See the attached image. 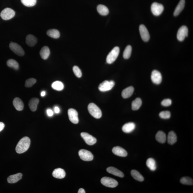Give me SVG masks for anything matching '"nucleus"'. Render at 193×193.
<instances>
[{"mask_svg": "<svg viewBox=\"0 0 193 193\" xmlns=\"http://www.w3.org/2000/svg\"><path fill=\"white\" fill-rule=\"evenodd\" d=\"M31 140L29 137H24L20 140L17 145L16 151L19 154L25 152L29 148Z\"/></svg>", "mask_w": 193, "mask_h": 193, "instance_id": "f257e3e1", "label": "nucleus"}, {"mask_svg": "<svg viewBox=\"0 0 193 193\" xmlns=\"http://www.w3.org/2000/svg\"><path fill=\"white\" fill-rule=\"evenodd\" d=\"M88 109L89 112L92 116L96 119L101 118L102 113L101 110L94 103H90L88 105Z\"/></svg>", "mask_w": 193, "mask_h": 193, "instance_id": "f03ea898", "label": "nucleus"}, {"mask_svg": "<svg viewBox=\"0 0 193 193\" xmlns=\"http://www.w3.org/2000/svg\"><path fill=\"white\" fill-rule=\"evenodd\" d=\"M120 53V48L118 47H115L110 52L107 57L106 62L109 64L112 63L116 60Z\"/></svg>", "mask_w": 193, "mask_h": 193, "instance_id": "7ed1b4c3", "label": "nucleus"}, {"mask_svg": "<svg viewBox=\"0 0 193 193\" xmlns=\"http://www.w3.org/2000/svg\"><path fill=\"white\" fill-rule=\"evenodd\" d=\"M102 184L106 187L115 188L117 186L118 183L115 179L109 177H103L101 179Z\"/></svg>", "mask_w": 193, "mask_h": 193, "instance_id": "20e7f679", "label": "nucleus"}, {"mask_svg": "<svg viewBox=\"0 0 193 193\" xmlns=\"http://www.w3.org/2000/svg\"><path fill=\"white\" fill-rule=\"evenodd\" d=\"M115 85V83L113 81H105L100 84L98 89L101 92H106L111 90Z\"/></svg>", "mask_w": 193, "mask_h": 193, "instance_id": "39448f33", "label": "nucleus"}, {"mask_svg": "<svg viewBox=\"0 0 193 193\" xmlns=\"http://www.w3.org/2000/svg\"><path fill=\"white\" fill-rule=\"evenodd\" d=\"M15 12L12 9L8 8H5L2 11L1 13V17L3 20H8L11 19L14 17Z\"/></svg>", "mask_w": 193, "mask_h": 193, "instance_id": "423d86ee", "label": "nucleus"}, {"mask_svg": "<svg viewBox=\"0 0 193 193\" xmlns=\"http://www.w3.org/2000/svg\"><path fill=\"white\" fill-rule=\"evenodd\" d=\"M78 154L81 159L83 161H89L93 160V155L89 151L84 149H81L79 151Z\"/></svg>", "mask_w": 193, "mask_h": 193, "instance_id": "0eeeda50", "label": "nucleus"}, {"mask_svg": "<svg viewBox=\"0 0 193 193\" xmlns=\"http://www.w3.org/2000/svg\"><path fill=\"white\" fill-rule=\"evenodd\" d=\"M164 10V7L161 4L155 2L151 5V12L155 16H160L163 12Z\"/></svg>", "mask_w": 193, "mask_h": 193, "instance_id": "6e6552de", "label": "nucleus"}, {"mask_svg": "<svg viewBox=\"0 0 193 193\" xmlns=\"http://www.w3.org/2000/svg\"><path fill=\"white\" fill-rule=\"evenodd\" d=\"M9 48L13 52L19 56H22L24 54L23 49L17 43L11 42L9 44Z\"/></svg>", "mask_w": 193, "mask_h": 193, "instance_id": "1a4fd4ad", "label": "nucleus"}, {"mask_svg": "<svg viewBox=\"0 0 193 193\" xmlns=\"http://www.w3.org/2000/svg\"><path fill=\"white\" fill-rule=\"evenodd\" d=\"M188 35V29L186 26H183L179 28L177 33V38L179 41H183Z\"/></svg>", "mask_w": 193, "mask_h": 193, "instance_id": "9d476101", "label": "nucleus"}, {"mask_svg": "<svg viewBox=\"0 0 193 193\" xmlns=\"http://www.w3.org/2000/svg\"><path fill=\"white\" fill-rule=\"evenodd\" d=\"M68 116L70 121L74 124H77L79 122L78 113L75 109H70L68 111Z\"/></svg>", "mask_w": 193, "mask_h": 193, "instance_id": "9b49d317", "label": "nucleus"}, {"mask_svg": "<svg viewBox=\"0 0 193 193\" xmlns=\"http://www.w3.org/2000/svg\"><path fill=\"white\" fill-rule=\"evenodd\" d=\"M81 137L87 144L92 146L95 144L96 142V139L95 137L86 132H82L81 134Z\"/></svg>", "mask_w": 193, "mask_h": 193, "instance_id": "f8f14e48", "label": "nucleus"}, {"mask_svg": "<svg viewBox=\"0 0 193 193\" xmlns=\"http://www.w3.org/2000/svg\"><path fill=\"white\" fill-rule=\"evenodd\" d=\"M139 31L142 39L144 41H148L150 38V35L146 27L141 24L139 26Z\"/></svg>", "mask_w": 193, "mask_h": 193, "instance_id": "ddd939ff", "label": "nucleus"}, {"mask_svg": "<svg viewBox=\"0 0 193 193\" xmlns=\"http://www.w3.org/2000/svg\"><path fill=\"white\" fill-rule=\"evenodd\" d=\"M151 80L154 84H161L162 81V76L160 72L158 71H153L151 74Z\"/></svg>", "mask_w": 193, "mask_h": 193, "instance_id": "4468645a", "label": "nucleus"}, {"mask_svg": "<svg viewBox=\"0 0 193 193\" xmlns=\"http://www.w3.org/2000/svg\"><path fill=\"white\" fill-rule=\"evenodd\" d=\"M113 154L118 156L125 157L127 156V152L125 149L119 146L115 147L112 149Z\"/></svg>", "mask_w": 193, "mask_h": 193, "instance_id": "2eb2a0df", "label": "nucleus"}, {"mask_svg": "<svg viewBox=\"0 0 193 193\" xmlns=\"http://www.w3.org/2000/svg\"><path fill=\"white\" fill-rule=\"evenodd\" d=\"M52 175L56 178L62 179L66 176V173L64 170L61 168H58L55 169L52 173Z\"/></svg>", "mask_w": 193, "mask_h": 193, "instance_id": "dca6fc26", "label": "nucleus"}, {"mask_svg": "<svg viewBox=\"0 0 193 193\" xmlns=\"http://www.w3.org/2000/svg\"><path fill=\"white\" fill-rule=\"evenodd\" d=\"M135 124L133 122H129L124 125L122 127L123 132L126 133H130L135 129Z\"/></svg>", "mask_w": 193, "mask_h": 193, "instance_id": "f3484780", "label": "nucleus"}, {"mask_svg": "<svg viewBox=\"0 0 193 193\" xmlns=\"http://www.w3.org/2000/svg\"><path fill=\"white\" fill-rule=\"evenodd\" d=\"M13 105L17 110L21 111L24 108V104L21 100L18 97L15 98L13 101Z\"/></svg>", "mask_w": 193, "mask_h": 193, "instance_id": "a211bd4d", "label": "nucleus"}, {"mask_svg": "<svg viewBox=\"0 0 193 193\" xmlns=\"http://www.w3.org/2000/svg\"><path fill=\"white\" fill-rule=\"evenodd\" d=\"M107 171L108 173L117 176L121 178L124 177V174L122 172L114 167H110L107 168Z\"/></svg>", "mask_w": 193, "mask_h": 193, "instance_id": "6ab92c4d", "label": "nucleus"}, {"mask_svg": "<svg viewBox=\"0 0 193 193\" xmlns=\"http://www.w3.org/2000/svg\"><path fill=\"white\" fill-rule=\"evenodd\" d=\"M22 177V174L21 173H18L14 175L9 176L8 178L7 181L10 183H16L20 179H21Z\"/></svg>", "mask_w": 193, "mask_h": 193, "instance_id": "aec40b11", "label": "nucleus"}, {"mask_svg": "<svg viewBox=\"0 0 193 193\" xmlns=\"http://www.w3.org/2000/svg\"><path fill=\"white\" fill-rule=\"evenodd\" d=\"M37 39L35 36L29 35L26 36V43L28 46L29 47H33L36 44Z\"/></svg>", "mask_w": 193, "mask_h": 193, "instance_id": "412c9836", "label": "nucleus"}, {"mask_svg": "<svg viewBox=\"0 0 193 193\" xmlns=\"http://www.w3.org/2000/svg\"><path fill=\"white\" fill-rule=\"evenodd\" d=\"M39 103V99L37 98H32L29 103V107L32 111L35 112L36 110L38 105Z\"/></svg>", "mask_w": 193, "mask_h": 193, "instance_id": "4be33fe9", "label": "nucleus"}, {"mask_svg": "<svg viewBox=\"0 0 193 193\" xmlns=\"http://www.w3.org/2000/svg\"><path fill=\"white\" fill-rule=\"evenodd\" d=\"M185 4V0H180L178 5H177V6L176 7L175 11H174L173 13L174 16H178L180 14L184 8Z\"/></svg>", "mask_w": 193, "mask_h": 193, "instance_id": "5701e85b", "label": "nucleus"}, {"mask_svg": "<svg viewBox=\"0 0 193 193\" xmlns=\"http://www.w3.org/2000/svg\"><path fill=\"white\" fill-rule=\"evenodd\" d=\"M134 88L132 86L127 88L122 91V96L124 98H127L130 97L133 94Z\"/></svg>", "mask_w": 193, "mask_h": 193, "instance_id": "b1692460", "label": "nucleus"}, {"mask_svg": "<svg viewBox=\"0 0 193 193\" xmlns=\"http://www.w3.org/2000/svg\"><path fill=\"white\" fill-rule=\"evenodd\" d=\"M50 54V49L47 46L43 47L40 52V55L41 57L44 60H46L48 58Z\"/></svg>", "mask_w": 193, "mask_h": 193, "instance_id": "393cba45", "label": "nucleus"}, {"mask_svg": "<svg viewBox=\"0 0 193 193\" xmlns=\"http://www.w3.org/2000/svg\"><path fill=\"white\" fill-rule=\"evenodd\" d=\"M177 141V137L175 132L171 131L168 133L167 137V142L168 144L173 145Z\"/></svg>", "mask_w": 193, "mask_h": 193, "instance_id": "a878e982", "label": "nucleus"}, {"mask_svg": "<svg viewBox=\"0 0 193 193\" xmlns=\"http://www.w3.org/2000/svg\"><path fill=\"white\" fill-rule=\"evenodd\" d=\"M156 140L161 143H164L166 140V136L165 133L162 131H159L156 135Z\"/></svg>", "mask_w": 193, "mask_h": 193, "instance_id": "bb28decb", "label": "nucleus"}, {"mask_svg": "<svg viewBox=\"0 0 193 193\" xmlns=\"http://www.w3.org/2000/svg\"><path fill=\"white\" fill-rule=\"evenodd\" d=\"M98 12L102 16H106L109 13V9L106 6L103 5H100L97 7Z\"/></svg>", "mask_w": 193, "mask_h": 193, "instance_id": "cd10ccee", "label": "nucleus"}, {"mask_svg": "<svg viewBox=\"0 0 193 193\" xmlns=\"http://www.w3.org/2000/svg\"><path fill=\"white\" fill-rule=\"evenodd\" d=\"M146 165L151 171H155L156 169L157 166L156 161L152 158H149L146 161Z\"/></svg>", "mask_w": 193, "mask_h": 193, "instance_id": "c85d7f7f", "label": "nucleus"}, {"mask_svg": "<svg viewBox=\"0 0 193 193\" xmlns=\"http://www.w3.org/2000/svg\"><path fill=\"white\" fill-rule=\"evenodd\" d=\"M142 101L140 98H137L134 100L132 103V109L133 111L137 110L141 107Z\"/></svg>", "mask_w": 193, "mask_h": 193, "instance_id": "c756f323", "label": "nucleus"}, {"mask_svg": "<svg viewBox=\"0 0 193 193\" xmlns=\"http://www.w3.org/2000/svg\"><path fill=\"white\" fill-rule=\"evenodd\" d=\"M47 35L49 37L54 39H57L60 37V33L58 30L52 29L48 30L47 32Z\"/></svg>", "mask_w": 193, "mask_h": 193, "instance_id": "7c9ffc66", "label": "nucleus"}, {"mask_svg": "<svg viewBox=\"0 0 193 193\" xmlns=\"http://www.w3.org/2000/svg\"><path fill=\"white\" fill-rule=\"evenodd\" d=\"M131 175L136 180L140 182H142L144 180V177L139 172L136 170H132L131 171Z\"/></svg>", "mask_w": 193, "mask_h": 193, "instance_id": "2f4dec72", "label": "nucleus"}, {"mask_svg": "<svg viewBox=\"0 0 193 193\" xmlns=\"http://www.w3.org/2000/svg\"><path fill=\"white\" fill-rule=\"evenodd\" d=\"M52 87L54 90L61 91L63 89L64 86L62 82L59 81H56L53 83Z\"/></svg>", "mask_w": 193, "mask_h": 193, "instance_id": "473e14b6", "label": "nucleus"}, {"mask_svg": "<svg viewBox=\"0 0 193 193\" xmlns=\"http://www.w3.org/2000/svg\"><path fill=\"white\" fill-rule=\"evenodd\" d=\"M7 65L8 67L12 68L16 70L19 69V64L16 60L13 59H10L8 60Z\"/></svg>", "mask_w": 193, "mask_h": 193, "instance_id": "72a5a7b5", "label": "nucleus"}, {"mask_svg": "<svg viewBox=\"0 0 193 193\" xmlns=\"http://www.w3.org/2000/svg\"><path fill=\"white\" fill-rule=\"evenodd\" d=\"M132 50V47L130 45H128L126 47L123 54V57L124 59H128L130 58L131 56Z\"/></svg>", "mask_w": 193, "mask_h": 193, "instance_id": "f704fd0d", "label": "nucleus"}, {"mask_svg": "<svg viewBox=\"0 0 193 193\" xmlns=\"http://www.w3.org/2000/svg\"><path fill=\"white\" fill-rule=\"evenodd\" d=\"M180 182L182 184L188 185H193V181L192 179L188 177H185L182 178Z\"/></svg>", "mask_w": 193, "mask_h": 193, "instance_id": "c9c22d12", "label": "nucleus"}, {"mask_svg": "<svg viewBox=\"0 0 193 193\" xmlns=\"http://www.w3.org/2000/svg\"><path fill=\"white\" fill-rule=\"evenodd\" d=\"M21 1L23 4L27 7L35 6L37 3V0H21Z\"/></svg>", "mask_w": 193, "mask_h": 193, "instance_id": "e433bc0d", "label": "nucleus"}, {"mask_svg": "<svg viewBox=\"0 0 193 193\" xmlns=\"http://www.w3.org/2000/svg\"><path fill=\"white\" fill-rule=\"evenodd\" d=\"M36 79L34 78H29L26 80L25 82V86L26 87L29 88L33 86L36 82Z\"/></svg>", "mask_w": 193, "mask_h": 193, "instance_id": "4c0bfd02", "label": "nucleus"}, {"mask_svg": "<svg viewBox=\"0 0 193 193\" xmlns=\"http://www.w3.org/2000/svg\"><path fill=\"white\" fill-rule=\"evenodd\" d=\"M159 116L162 119H169L171 117V113L168 111H162L160 113Z\"/></svg>", "mask_w": 193, "mask_h": 193, "instance_id": "58836bf2", "label": "nucleus"}, {"mask_svg": "<svg viewBox=\"0 0 193 193\" xmlns=\"http://www.w3.org/2000/svg\"><path fill=\"white\" fill-rule=\"evenodd\" d=\"M73 72L76 76L78 78L82 77V73L79 68L77 66H74L73 67Z\"/></svg>", "mask_w": 193, "mask_h": 193, "instance_id": "ea45409f", "label": "nucleus"}, {"mask_svg": "<svg viewBox=\"0 0 193 193\" xmlns=\"http://www.w3.org/2000/svg\"><path fill=\"white\" fill-rule=\"evenodd\" d=\"M171 104L172 101L170 99H164L161 102L162 105L165 107L169 106Z\"/></svg>", "mask_w": 193, "mask_h": 193, "instance_id": "a19ab883", "label": "nucleus"}, {"mask_svg": "<svg viewBox=\"0 0 193 193\" xmlns=\"http://www.w3.org/2000/svg\"><path fill=\"white\" fill-rule=\"evenodd\" d=\"M47 112L48 116L51 117L54 115V112L51 109H49L47 110Z\"/></svg>", "mask_w": 193, "mask_h": 193, "instance_id": "79ce46f5", "label": "nucleus"}, {"mask_svg": "<svg viewBox=\"0 0 193 193\" xmlns=\"http://www.w3.org/2000/svg\"><path fill=\"white\" fill-rule=\"evenodd\" d=\"M5 127V125L3 123L0 122V132H1L3 130Z\"/></svg>", "mask_w": 193, "mask_h": 193, "instance_id": "37998d69", "label": "nucleus"}, {"mask_svg": "<svg viewBox=\"0 0 193 193\" xmlns=\"http://www.w3.org/2000/svg\"><path fill=\"white\" fill-rule=\"evenodd\" d=\"M54 112L56 113H58L60 112V109L59 108V107L56 106L54 107Z\"/></svg>", "mask_w": 193, "mask_h": 193, "instance_id": "c03bdc74", "label": "nucleus"}, {"mask_svg": "<svg viewBox=\"0 0 193 193\" xmlns=\"http://www.w3.org/2000/svg\"><path fill=\"white\" fill-rule=\"evenodd\" d=\"M78 193H86V192H85V190H84V189L81 188L79 189L78 192Z\"/></svg>", "mask_w": 193, "mask_h": 193, "instance_id": "a18cd8bd", "label": "nucleus"}, {"mask_svg": "<svg viewBox=\"0 0 193 193\" xmlns=\"http://www.w3.org/2000/svg\"><path fill=\"white\" fill-rule=\"evenodd\" d=\"M45 95V91H43L41 92V96H44Z\"/></svg>", "mask_w": 193, "mask_h": 193, "instance_id": "49530a36", "label": "nucleus"}]
</instances>
